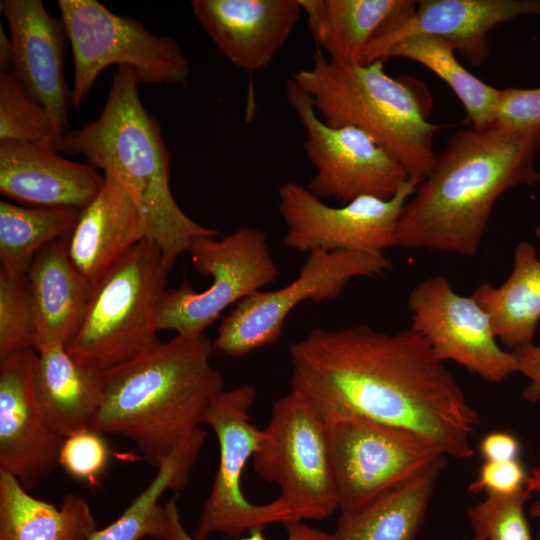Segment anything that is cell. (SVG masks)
<instances>
[{
	"mask_svg": "<svg viewBox=\"0 0 540 540\" xmlns=\"http://www.w3.org/2000/svg\"><path fill=\"white\" fill-rule=\"evenodd\" d=\"M289 353L291 390L323 420L359 415L411 431L445 457L474 455L479 414L426 338L412 329L316 328Z\"/></svg>",
	"mask_w": 540,
	"mask_h": 540,
	"instance_id": "cell-1",
	"label": "cell"
},
{
	"mask_svg": "<svg viewBox=\"0 0 540 540\" xmlns=\"http://www.w3.org/2000/svg\"><path fill=\"white\" fill-rule=\"evenodd\" d=\"M540 127L496 124L453 134L403 206L396 246L477 254L492 209L507 190L540 182Z\"/></svg>",
	"mask_w": 540,
	"mask_h": 540,
	"instance_id": "cell-2",
	"label": "cell"
},
{
	"mask_svg": "<svg viewBox=\"0 0 540 540\" xmlns=\"http://www.w3.org/2000/svg\"><path fill=\"white\" fill-rule=\"evenodd\" d=\"M205 334L176 335L102 374L103 402L90 427L132 441L158 467L204 423L224 390Z\"/></svg>",
	"mask_w": 540,
	"mask_h": 540,
	"instance_id": "cell-3",
	"label": "cell"
},
{
	"mask_svg": "<svg viewBox=\"0 0 540 540\" xmlns=\"http://www.w3.org/2000/svg\"><path fill=\"white\" fill-rule=\"evenodd\" d=\"M139 84L134 69L118 66L100 115L68 131L60 152L84 156L125 187L144 219L145 239L158 246L169 272L195 239L219 232L194 221L175 201L169 184L172 154L158 119L140 99Z\"/></svg>",
	"mask_w": 540,
	"mask_h": 540,
	"instance_id": "cell-4",
	"label": "cell"
},
{
	"mask_svg": "<svg viewBox=\"0 0 540 540\" xmlns=\"http://www.w3.org/2000/svg\"><path fill=\"white\" fill-rule=\"evenodd\" d=\"M291 79L328 125L355 127L422 181L434 166L438 125L429 122L413 90L385 72L384 61L340 63L316 50L309 68Z\"/></svg>",
	"mask_w": 540,
	"mask_h": 540,
	"instance_id": "cell-5",
	"label": "cell"
},
{
	"mask_svg": "<svg viewBox=\"0 0 540 540\" xmlns=\"http://www.w3.org/2000/svg\"><path fill=\"white\" fill-rule=\"evenodd\" d=\"M167 274L158 246L143 239L94 287L68 354L103 374L160 341L157 310Z\"/></svg>",
	"mask_w": 540,
	"mask_h": 540,
	"instance_id": "cell-6",
	"label": "cell"
},
{
	"mask_svg": "<svg viewBox=\"0 0 540 540\" xmlns=\"http://www.w3.org/2000/svg\"><path fill=\"white\" fill-rule=\"evenodd\" d=\"M58 8L73 55L72 109L82 104L111 65L134 69L140 84H187L189 61L175 39L154 34L140 21L119 16L96 0H59Z\"/></svg>",
	"mask_w": 540,
	"mask_h": 540,
	"instance_id": "cell-7",
	"label": "cell"
},
{
	"mask_svg": "<svg viewBox=\"0 0 540 540\" xmlns=\"http://www.w3.org/2000/svg\"><path fill=\"white\" fill-rule=\"evenodd\" d=\"M262 432L254 470L279 486L295 521L323 520L339 509L325 422L309 400L290 390L275 401Z\"/></svg>",
	"mask_w": 540,
	"mask_h": 540,
	"instance_id": "cell-8",
	"label": "cell"
},
{
	"mask_svg": "<svg viewBox=\"0 0 540 540\" xmlns=\"http://www.w3.org/2000/svg\"><path fill=\"white\" fill-rule=\"evenodd\" d=\"M188 253L197 272L212 283L195 292L189 283L166 290L157 310L159 330L195 336L215 322L223 311L237 304L279 275L264 231L241 227L231 234L195 239Z\"/></svg>",
	"mask_w": 540,
	"mask_h": 540,
	"instance_id": "cell-9",
	"label": "cell"
},
{
	"mask_svg": "<svg viewBox=\"0 0 540 540\" xmlns=\"http://www.w3.org/2000/svg\"><path fill=\"white\" fill-rule=\"evenodd\" d=\"M341 513L355 512L445 456L417 434L354 414L324 420Z\"/></svg>",
	"mask_w": 540,
	"mask_h": 540,
	"instance_id": "cell-10",
	"label": "cell"
},
{
	"mask_svg": "<svg viewBox=\"0 0 540 540\" xmlns=\"http://www.w3.org/2000/svg\"><path fill=\"white\" fill-rule=\"evenodd\" d=\"M391 268L384 254L312 250L291 283L274 291H256L235 304L222 319L213 348L245 356L275 342L298 304L335 299L352 279L376 277Z\"/></svg>",
	"mask_w": 540,
	"mask_h": 540,
	"instance_id": "cell-11",
	"label": "cell"
},
{
	"mask_svg": "<svg viewBox=\"0 0 540 540\" xmlns=\"http://www.w3.org/2000/svg\"><path fill=\"white\" fill-rule=\"evenodd\" d=\"M255 399L256 390L250 384L224 389L205 414L203 424L213 430L218 441L219 463L192 535L195 540H207L214 533L236 537L269 524L295 522L279 498L253 504L241 489L245 466L258 450L263 435L250 417Z\"/></svg>",
	"mask_w": 540,
	"mask_h": 540,
	"instance_id": "cell-12",
	"label": "cell"
},
{
	"mask_svg": "<svg viewBox=\"0 0 540 540\" xmlns=\"http://www.w3.org/2000/svg\"><path fill=\"white\" fill-rule=\"evenodd\" d=\"M285 95L304 128L303 149L315 168L307 188L316 197L341 204L363 196L390 199L409 179L404 167L363 131L326 124L291 78Z\"/></svg>",
	"mask_w": 540,
	"mask_h": 540,
	"instance_id": "cell-13",
	"label": "cell"
},
{
	"mask_svg": "<svg viewBox=\"0 0 540 540\" xmlns=\"http://www.w3.org/2000/svg\"><path fill=\"white\" fill-rule=\"evenodd\" d=\"M420 182L408 179L390 199L363 196L332 207L307 187L287 181L278 190V210L287 227L283 243L300 252L321 249L383 254L396 246L401 210Z\"/></svg>",
	"mask_w": 540,
	"mask_h": 540,
	"instance_id": "cell-14",
	"label": "cell"
},
{
	"mask_svg": "<svg viewBox=\"0 0 540 540\" xmlns=\"http://www.w3.org/2000/svg\"><path fill=\"white\" fill-rule=\"evenodd\" d=\"M410 329L421 334L442 362L453 361L484 380L499 383L517 372L515 357L502 349L485 311L455 292L443 276L428 277L408 296Z\"/></svg>",
	"mask_w": 540,
	"mask_h": 540,
	"instance_id": "cell-15",
	"label": "cell"
},
{
	"mask_svg": "<svg viewBox=\"0 0 540 540\" xmlns=\"http://www.w3.org/2000/svg\"><path fill=\"white\" fill-rule=\"evenodd\" d=\"M36 362L34 348L0 360V471L27 491L59 466L65 440L39 404Z\"/></svg>",
	"mask_w": 540,
	"mask_h": 540,
	"instance_id": "cell-16",
	"label": "cell"
},
{
	"mask_svg": "<svg viewBox=\"0 0 540 540\" xmlns=\"http://www.w3.org/2000/svg\"><path fill=\"white\" fill-rule=\"evenodd\" d=\"M540 16V0H420L392 16L364 49L359 63L378 61L395 41L416 34L447 40L473 67L489 57V33L522 16Z\"/></svg>",
	"mask_w": 540,
	"mask_h": 540,
	"instance_id": "cell-17",
	"label": "cell"
},
{
	"mask_svg": "<svg viewBox=\"0 0 540 540\" xmlns=\"http://www.w3.org/2000/svg\"><path fill=\"white\" fill-rule=\"evenodd\" d=\"M12 45L11 71L47 110L57 151L70 131L71 89L63 72L68 42L61 18L51 16L41 0H2Z\"/></svg>",
	"mask_w": 540,
	"mask_h": 540,
	"instance_id": "cell-18",
	"label": "cell"
},
{
	"mask_svg": "<svg viewBox=\"0 0 540 540\" xmlns=\"http://www.w3.org/2000/svg\"><path fill=\"white\" fill-rule=\"evenodd\" d=\"M190 5L221 53L247 71L273 61L303 13L299 0H192Z\"/></svg>",
	"mask_w": 540,
	"mask_h": 540,
	"instance_id": "cell-19",
	"label": "cell"
},
{
	"mask_svg": "<svg viewBox=\"0 0 540 540\" xmlns=\"http://www.w3.org/2000/svg\"><path fill=\"white\" fill-rule=\"evenodd\" d=\"M57 153L35 143L1 140V195L26 207H86L100 192L104 174Z\"/></svg>",
	"mask_w": 540,
	"mask_h": 540,
	"instance_id": "cell-20",
	"label": "cell"
},
{
	"mask_svg": "<svg viewBox=\"0 0 540 540\" xmlns=\"http://www.w3.org/2000/svg\"><path fill=\"white\" fill-rule=\"evenodd\" d=\"M103 174L100 192L66 237L71 261L94 286L146 237L144 219L129 192L115 177Z\"/></svg>",
	"mask_w": 540,
	"mask_h": 540,
	"instance_id": "cell-21",
	"label": "cell"
},
{
	"mask_svg": "<svg viewBox=\"0 0 540 540\" xmlns=\"http://www.w3.org/2000/svg\"><path fill=\"white\" fill-rule=\"evenodd\" d=\"M27 280L36 317V348L47 343L66 347L82 324L95 287L71 261L66 238L36 254Z\"/></svg>",
	"mask_w": 540,
	"mask_h": 540,
	"instance_id": "cell-22",
	"label": "cell"
},
{
	"mask_svg": "<svg viewBox=\"0 0 540 540\" xmlns=\"http://www.w3.org/2000/svg\"><path fill=\"white\" fill-rule=\"evenodd\" d=\"M35 390L54 427L67 436L90 427L104 397L100 373L79 365L60 343L36 348Z\"/></svg>",
	"mask_w": 540,
	"mask_h": 540,
	"instance_id": "cell-23",
	"label": "cell"
},
{
	"mask_svg": "<svg viewBox=\"0 0 540 540\" xmlns=\"http://www.w3.org/2000/svg\"><path fill=\"white\" fill-rule=\"evenodd\" d=\"M96 520L88 502L67 494L59 507L29 494L0 471V540H89Z\"/></svg>",
	"mask_w": 540,
	"mask_h": 540,
	"instance_id": "cell-24",
	"label": "cell"
},
{
	"mask_svg": "<svg viewBox=\"0 0 540 540\" xmlns=\"http://www.w3.org/2000/svg\"><path fill=\"white\" fill-rule=\"evenodd\" d=\"M488 315L494 335L511 350L532 343L540 321V259L535 247L520 242L513 270L498 287L485 282L471 294Z\"/></svg>",
	"mask_w": 540,
	"mask_h": 540,
	"instance_id": "cell-25",
	"label": "cell"
},
{
	"mask_svg": "<svg viewBox=\"0 0 540 540\" xmlns=\"http://www.w3.org/2000/svg\"><path fill=\"white\" fill-rule=\"evenodd\" d=\"M410 0H299L318 50L340 63H359L382 26Z\"/></svg>",
	"mask_w": 540,
	"mask_h": 540,
	"instance_id": "cell-26",
	"label": "cell"
},
{
	"mask_svg": "<svg viewBox=\"0 0 540 540\" xmlns=\"http://www.w3.org/2000/svg\"><path fill=\"white\" fill-rule=\"evenodd\" d=\"M443 465L424 471L355 512L341 513L335 540H415Z\"/></svg>",
	"mask_w": 540,
	"mask_h": 540,
	"instance_id": "cell-27",
	"label": "cell"
},
{
	"mask_svg": "<svg viewBox=\"0 0 540 540\" xmlns=\"http://www.w3.org/2000/svg\"><path fill=\"white\" fill-rule=\"evenodd\" d=\"M454 51V47L441 37L416 34L389 45L381 53L379 60L402 57L420 63L452 89L462 103L466 120L472 127L493 124L501 90L486 84L466 70L456 59Z\"/></svg>",
	"mask_w": 540,
	"mask_h": 540,
	"instance_id": "cell-28",
	"label": "cell"
},
{
	"mask_svg": "<svg viewBox=\"0 0 540 540\" xmlns=\"http://www.w3.org/2000/svg\"><path fill=\"white\" fill-rule=\"evenodd\" d=\"M205 438L206 433L198 429L157 467L153 480L123 513L106 527L96 529L89 540H141L144 537L162 540L165 510L159 500L166 490L180 491L186 486Z\"/></svg>",
	"mask_w": 540,
	"mask_h": 540,
	"instance_id": "cell-29",
	"label": "cell"
},
{
	"mask_svg": "<svg viewBox=\"0 0 540 540\" xmlns=\"http://www.w3.org/2000/svg\"><path fill=\"white\" fill-rule=\"evenodd\" d=\"M81 211L79 208L26 207L0 201V271L26 276L42 248L72 232Z\"/></svg>",
	"mask_w": 540,
	"mask_h": 540,
	"instance_id": "cell-30",
	"label": "cell"
},
{
	"mask_svg": "<svg viewBox=\"0 0 540 540\" xmlns=\"http://www.w3.org/2000/svg\"><path fill=\"white\" fill-rule=\"evenodd\" d=\"M35 143L57 151L45 107L11 71L0 72V141Z\"/></svg>",
	"mask_w": 540,
	"mask_h": 540,
	"instance_id": "cell-31",
	"label": "cell"
},
{
	"mask_svg": "<svg viewBox=\"0 0 540 540\" xmlns=\"http://www.w3.org/2000/svg\"><path fill=\"white\" fill-rule=\"evenodd\" d=\"M540 491V468L533 471L525 486L509 495H487L470 506L467 516L474 536L484 540H533L525 504Z\"/></svg>",
	"mask_w": 540,
	"mask_h": 540,
	"instance_id": "cell-32",
	"label": "cell"
},
{
	"mask_svg": "<svg viewBox=\"0 0 540 540\" xmlns=\"http://www.w3.org/2000/svg\"><path fill=\"white\" fill-rule=\"evenodd\" d=\"M36 317L26 276L0 271V360L36 349Z\"/></svg>",
	"mask_w": 540,
	"mask_h": 540,
	"instance_id": "cell-33",
	"label": "cell"
},
{
	"mask_svg": "<svg viewBox=\"0 0 540 540\" xmlns=\"http://www.w3.org/2000/svg\"><path fill=\"white\" fill-rule=\"evenodd\" d=\"M110 456L102 433L88 427L65 438L59 465L75 479L93 484L105 471Z\"/></svg>",
	"mask_w": 540,
	"mask_h": 540,
	"instance_id": "cell-34",
	"label": "cell"
},
{
	"mask_svg": "<svg viewBox=\"0 0 540 540\" xmlns=\"http://www.w3.org/2000/svg\"><path fill=\"white\" fill-rule=\"evenodd\" d=\"M494 124L513 130L540 127V87L501 90Z\"/></svg>",
	"mask_w": 540,
	"mask_h": 540,
	"instance_id": "cell-35",
	"label": "cell"
},
{
	"mask_svg": "<svg viewBox=\"0 0 540 540\" xmlns=\"http://www.w3.org/2000/svg\"><path fill=\"white\" fill-rule=\"evenodd\" d=\"M528 478L519 459L485 461L468 490L475 494L484 492L486 495H509L521 490Z\"/></svg>",
	"mask_w": 540,
	"mask_h": 540,
	"instance_id": "cell-36",
	"label": "cell"
},
{
	"mask_svg": "<svg viewBox=\"0 0 540 540\" xmlns=\"http://www.w3.org/2000/svg\"><path fill=\"white\" fill-rule=\"evenodd\" d=\"M165 525L162 540H195L184 528L176 499L171 498L164 505ZM287 530L286 540H335L333 533L324 532L310 527L301 521L285 524ZM264 528L249 531V536L234 540H267L263 534Z\"/></svg>",
	"mask_w": 540,
	"mask_h": 540,
	"instance_id": "cell-37",
	"label": "cell"
},
{
	"mask_svg": "<svg viewBox=\"0 0 540 540\" xmlns=\"http://www.w3.org/2000/svg\"><path fill=\"white\" fill-rule=\"evenodd\" d=\"M511 352L516 360L517 372L529 380L522 393L524 399L537 402L540 400V344L528 343Z\"/></svg>",
	"mask_w": 540,
	"mask_h": 540,
	"instance_id": "cell-38",
	"label": "cell"
},
{
	"mask_svg": "<svg viewBox=\"0 0 540 540\" xmlns=\"http://www.w3.org/2000/svg\"><path fill=\"white\" fill-rule=\"evenodd\" d=\"M480 453L485 461H509L518 459V439L507 432H492L480 442Z\"/></svg>",
	"mask_w": 540,
	"mask_h": 540,
	"instance_id": "cell-39",
	"label": "cell"
},
{
	"mask_svg": "<svg viewBox=\"0 0 540 540\" xmlns=\"http://www.w3.org/2000/svg\"><path fill=\"white\" fill-rule=\"evenodd\" d=\"M12 45L9 35L0 26V72L11 70Z\"/></svg>",
	"mask_w": 540,
	"mask_h": 540,
	"instance_id": "cell-40",
	"label": "cell"
},
{
	"mask_svg": "<svg viewBox=\"0 0 540 540\" xmlns=\"http://www.w3.org/2000/svg\"><path fill=\"white\" fill-rule=\"evenodd\" d=\"M529 515L531 518L533 519H537L540 521V500L539 501H536V502H533L530 506H529ZM538 540H540V531L538 532Z\"/></svg>",
	"mask_w": 540,
	"mask_h": 540,
	"instance_id": "cell-41",
	"label": "cell"
},
{
	"mask_svg": "<svg viewBox=\"0 0 540 540\" xmlns=\"http://www.w3.org/2000/svg\"><path fill=\"white\" fill-rule=\"evenodd\" d=\"M535 235L538 238V240L540 241V221H539V223L537 224V226L535 228Z\"/></svg>",
	"mask_w": 540,
	"mask_h": 540,
	"instance_id": "cell-42",
	"label": "cell"
},
{
	"mask_svg": "<svg viewBox=\"0 0 540 540\" xmlns=\"http://www.w3.org/2000/svg\"><path fill=\"white\" fill-rule=\"evenodd\" d=\"M464 540H484V539H481V538H479V537L473 536L472 538L464 539Z\"/></svg>",
	"mask_w": 540,
	"mask_h": 540,
	"instance_id": "cell-43",
	"label": "cell"
}]
</instances>
